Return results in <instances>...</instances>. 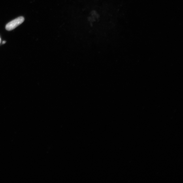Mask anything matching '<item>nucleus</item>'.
Listing matches in <instances>:
<instances>
[{"label": "nucleus", "mask_w": 183, "mask_h": 183, "mask_svg": "<svg viewBox=\"0 0 183 183\" xmlns=\"http://www.w3.org/2000/svg\"><path fill=\"white\" fill-rule=\"evenodd\" d=\"M6 41H3V44H5L6 43Z\"/></svg>", "instance_id": "obj_2"}, {"label": "nucleus", "mask_w": 183, "mask_h": 183, "mask_svg": "<svg viewBox=\"0 0 183 183\" xmlns=\"http://www.w3.org/2000/svg\"><path fill=\"white\" fill-rule=\"evenodd\" d=\"M24 20L25 19L23 17H19L8 23L6 25V29L8 31L12 30L22 24Z\"/></svg>", "instance_id": "obj_1"}, {"label": "nucleus", "mask_w": 183, "mask_h": 183, "mask_svg": "<svg viewBox=\"0 0 183 183\" xmlns=\"http://www.w3.org/2000/svg\"><path fill=\"white\" fill-rule=\"evenodd\" d=\"M1 38H0V44H1Z\"/></svg>", "instance_id": "obj_3"}]
</instances>
